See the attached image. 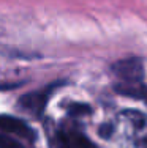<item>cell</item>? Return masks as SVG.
Returning <instances> with one entry per match:
<instances>
[{"label": "cell", "instance_id": "7a4b0ae2", "mask_svg": "<svg viewBox=\"0 0 147 148\" xmlns=\"http://www.w3.org/2000/svg\"><path fill=\"white\" fill-rule=\"evenodd\" d=\"M112 71L122 80V84H142L144 79V68L138 58L119 60L112 66Z\"/></svg>", "mask_w": 147, "mask_h": 148}, {"label": "cell", "instance_id": "52a82bcc", "mask_svg": "<svg viewBox=\"0 0 147 148\" xmlns=\"http://www.w3.org/2000/svg\"><path fill=\"white\" fill-rule=\"evenodd\" d=\"M70 112L71 114H89L90 107H87L86 104H73L70 107Z\"/></svg>", "mask_w": 147, "mask_h": 148}, {"label": "cell", "instance_id": "5b68a950", "mask_svg": "<svg viewBox=\"0 0 147 148\" xmlns=\"http://www.w3.org/2000/svg\"><path fill=\"white\" fill-rule=\"evenodd\" d=\"M59 148H97L95 143L78 129H65L57 136Z\"/></svg>", "mask_w": 147, "mask_h": 148}, {"label": "cell", "instance_id": "6da1fadb", "mask_svg": "<svg viewBox=\"0 0 147 148\" xmlns=\"http://www.w3.org/2000/svg\"><path fill=\"white\" fill-rule=\"evenodd\" d=\"M128 126L133 148H147V117L138 110H125L120 115Z\"/></svg>", "mask_w": 147, "mask_h": 148}, {"label": "cell", "instance_id": "8992f818", "mask_svg": "<svg viewBox=\"0 0 147 148\" xmlns=\"http://www.w3.org/2000/svg\"><path fill=\"white\" fill-rule=\"evenodd\" d=\"M0 148H24L21 142H17L14 137H10V134H0Z\"/></svg>", "mask_w": 147, "mask_h": 148}, {"label": "cell", "instance_id": "3957f363", "mask_svg": "<svg viewBox=\"0 0 147 148\" xmlns=\"http://www.w3.org/2000/svg\"><path fill=\"white\" fill-rule=\"evenodd\" d=\"M52 90H54V87H46V88H43V90L24 95L19 99V106L22 109H26V110L32 112V114L40 115L41 112L44 110V107H46L48 99H49V96H51Z\"/></svg>", "mask_w": 147, "mask_h": 148}, {"label": "cell", "instance_id": "277c9868", "mask_svg": "<svg viewBox=\"0 0 147 148\" xmlns=\"http://www.w3.org/2000/svg\"><path fill=\"white\" fill-rule=\"evenodd\" d=\"M0 129L5 134L21 137V139H32L33 137V129L24 120L17 118L14 115H0Z\"/></svg>", "mask_w": 147, "mask_h": 148}]
</instances>
